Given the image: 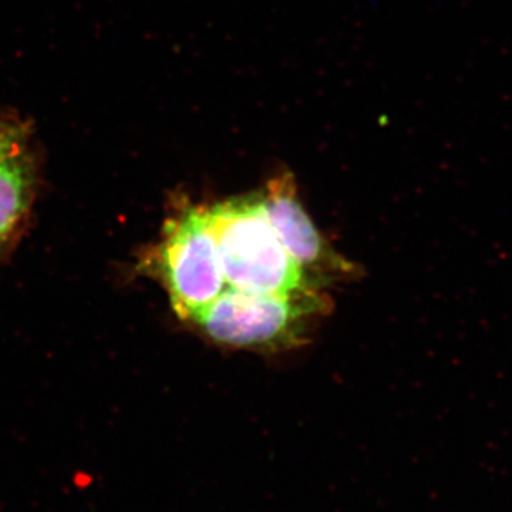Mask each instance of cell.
Returning <instances> with one entry per match:
<instances>
[{
    "label": "cell",
    "mask_w": 512,
    "mask_h": 512,
    "mask_svg": "<svg viewBox=\"0 0 512 512\" xmlns=\"http://www.w3.org/2000/svg\"><path fill=\"white\" fill-rule=\"evenodd\" d=\"M227 288L291 295L318 288L276 237L261 194L207 207Z\"/></svg>",
    "instance_id": "obj_1"
},
{
    "label": "cell",
    "mask_w": 512,
    "mask_h": 512,
    "mask_svg": "<svg viewBox=\"0 0 512 512\" xmlns=\"http://www.w3.org/2000/svg\"><path fill=\"white\" fill-rule=\"evenodd\" d=\"M326 308L318 288L272 295L227 288L192 322L232 348L278 350L298 345L306 323Z\"/></svg>",
    "instance_id": "obj_2"
},
{
    "label": "cell",
    "mask_w": 512,
    "mask_h": 512,
    "mask_svg": "<svg viewBox=\"0 0 512 512\" xmlns=\"http://www.w3.org/2000/svg\"><path fill=\"white\" fill-rule=\"evenodd\" d=\"M156 271L174 312L184 320L197 318L227 289L207 207L190 205L168 220Z\"/></svg>",
    "instance_id": "obj_3"
},
{
    "label": "cell",
    "mask_w": 512,
    "mask_h": 512,
    "mask_svg": "<svg viewBox=\"0 0 512 512\" xmlns=\"http://www.w3.org/2000/svg\"><path fill=\"white\" fill-rule=\"evenodd\" d=\"M261 195L276 237L313 285H319L320 279L352 274L353 266L329 247L303 208L291 175L275 178Z\"/></svg>",
    "instance_id": "obj_4"
},
{
    "label": "cell",
    "mask_w": 512,
    "mask_h": 512,
    "mask_svg": "<svg viewBox=\"0 0 512 512\" xmlns=\"http://www.w3.org/2000/svg\"><path fill=\"white\" fill-rule=\"evenodd\" d=\"M36 187V160L26 147L0 163V261L28 220Z\"/></svg>",
    "instance_id": "obj_5"
},
{
    "label": "cell",
    "mask_w": 512,
    "mask_h": 512,
    "mask_svg": "<svg viewBox=\"0 0 512 512\" xmlns=\"http://www.w3.org/2000/svg\"><path fill=\"white\" fill-rule=\"evenodd\" d=\"M28 130L18 121L0 117V163L26 147Z\"/></svg>",
    "instance_id": "obj_6"
}]
</instances>
